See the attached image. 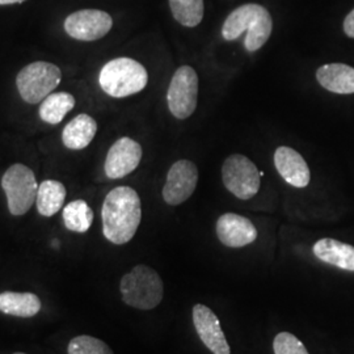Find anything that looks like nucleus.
<instances>
[{
	"label": "nucleus",
	"instance_id": "22",
	"mask_svg": "<svg viewBox=\"0 0 354 354\" xmlns=\"http://www.w3.org/2000/svg\"><path fill=\"white\" fill-rule=\"evenodd\" d=\"M172 15L178 24L194 28L201 24L203 19V0H169Z\"/></svg>",
	"mask_w": 354,
	"mask_h": 354
},
{
	"label": "nucleus",
	"instance_id": "16",
	"mask_svg": "<svg viewBox=\"0 0 354 354\" xmlns=\"http://www.w3.org/2000/svg\"><path fill=\"white\" fill-rule=\"evenodd\" d=\"M314 254L323 263L354 272V247L351 244L324 238L315 243Z\"/></svg>",
	"mask_w": 354,
	"mask_h": 354
},
{
	"label": "nucleus",
	"instance_id": "23",
	"mask_svg": "<svg viewBox=\"0 0 354 354\" xmlns=\"http://www.w3.org/2000/svg\"><path fill=\"white\" fill-rule=\"evenodd\" d=\"M67 354H114L108 344L92 337L82 335L74 337L67 348Z\"/></svg>",
	"mask_w": 354,
	"mask_h": 354
},
{
	"label": "nucleus",
	"instance_id": "9",
	"mask_svg": "<svg viewBox=\"0 0 354 354\" xmlns=\"http://www.w3.org/2000/svg\"><path fill=\"white\" fill-rule=\"evenodd\" d=\"M198 168L190 160H178L169 168L163 187V200L171 206L185 203L198 184Z\"/></svg>",
	"mask_w": 354,
	"mask_h": 354
},
{
	"label": "nucleus",
	"instance_id": "10",
	"mask_svg": "<svg viewBox=\"0 0 354 354\" xmlns=\"http://www.w3.org/2000/svg\"><path fill=\"white\" fill-rule=\"evenodd\" d=\"M113 26L109 13L100 10H82L67 16L64 30L79 41H96L106 36Z\"/></svg>",
	"mask_w": 354,
	"mask_h": 354
},
{
	"label": "nucleus",
	"instance_id": "17",
	"mask_svg": "<svg viewBox=\"0 0 354 354\" xmlns=\"http://www.w3.org/2000/svg\"><path fill=\"white\" fill-rule=\"evenodd\" d=\"M97 131L96 121L88 114H77L62 131V142L70 150H83L93 140Z\"/></svg>",
	"mask_w": 354,
	"mask_h": 354
},
{
	"label": "nucleus",
	"instance_id": "20",
	"mask_svg": "<svg viewBox=\"0 0 354 354\" xmlns=\"http://www.w3.org/2000/svg\"><path fill=\"white\" fill-rule=\"evenodd\" d=\"M75 106V97L67 92H55L49 95L39 106V117L51 125L59 124L64 115Z\"/></svg>",
	"mask_w": 354,
	"mask_h": 354
},
{
	"label": "nucleus",
	"instance_id": "5",
	"mask_svg": "<svg viewBox=\"0 0 354 354\" xmlns=\"http://www.w3.org/2000/svg\"><path fill=\"white\" fill-rule=\"evenodd\" d=\"M1 188L7 197L8 210L15 216L26 214L36 203L37 180L26 165H11L1 177Z\"/></svg>",
	"mask_w": 354,
	"mask_h": 354
},
{
	"label": "nucleus",
	"instance_id": "15",
	"mask_svg": "<svg viewBox=\"0 0 354 354\" xmlns=\"http://www.w3.org/2000/svg\"><path fill=\"white\" fill-rule=\"evenodd\" d=\"M317 79L324 89L339 95L354 93V68L344 64H323L317 68Z\"/></svg>",
	"mask_w": 354,
	"mask_h": 354
},
{
	"label": "nucleus",
	"instance_id": "6",
	"mask_svg": "<svg viewBox=\"0 0 354 354\" xmlns=\"http://www.w3.org/2000/svg\"><path fill=\"white\" fill-rule=\"evenodd\" d=\"M61 80L62 73L58 66L38 61L28 64L17 74L16 86L24 102L38 104L51 95Z\"/></svg>",
	"mask_w": 354,
	"mask_h": 354
},
{
	"label": "nucleus",
	"instance_id": "18",
	"mask_svg": "<svg viewBox=\"0 0 354 354\" xmlns=\"http://www.w3.org/2000/svg\"><path fill=\"white\" fill-rule=\"evenodd\" d=\"M41 299L33 292L4 291L0 294V311L17 317H36L41 311Z\"/></svg>",
	"mask_w": 354,
	"mask_h": 354
},
{
	"label": "nucleus",
	"instance_id": "1",
	"mask_svg": "<svg viewBox=\"0 0 354 354\" xmlns=\"http://www.w3.org/2000/svg\"><path fill=\"white\" fill-rule=\"evenodd\" d=\"M102 234L117 245L131 241L140 227L142 205L138 193L130 187L111 190L102 203Z\"/></svg>",
	"mask_w": 354,
	"mask_h": 354
},
{
	"label": "nucleus",
	"instance_id": "7",
	"mask_svg": "<svg viewBox=\"0 0 354 354\" xmlns=\"http://www.w3.org/2000/svg\"><path fill=\"white\" fill-rule=\"evenodd\" d=\"M222 180L228 192L243 201L254 197L261 185L260 171L241 153H232L225 160Z\"/></svg>",
	"mask_w": 354,
	"mask_h": 354
},
{
	"label": "nucleus",
	"instance_id": "11",
	"mask_svg": "<svg viewBox=\"0 0 354 354\" xmlns=\"http://www.w3.org/2000/svg\"><path fill=\"white\" fill-rule=\"evenodd\" d=\"M142 146L131 138H120L109 149L105 159V174L109 178H122L138 168Z\"/></svg>",
	"mask_w": 354,
	"mask_h": 354
},
{
	"label": "nucleus",
	"instance_id": "14",
	"mask_svg": "<svg viewBox=\"0 0 354 354\" xmlns=\"http://www.w3.org/2000/svg\"><path fill=\"white\" fill-rule=\"evenodd\" d=\"M274 165L281 177L295 188H306L310 184L311 174L304 156L294 149L281 146L274 152Z\"/></svg>",
	"mask_w": 354,
	"mask_h": 354
},
{
	"label": "nucleus",
	"instance_id": "2",
	"mask_svg": "<svg viewBox=\"0 0 354 354\" xmlns=\"http://www.w3.org/2000/svg\"><path fill=\"white\" fill-rule=\"evenodd\" d=\"M245 30L244 45L250 53H254L266 45L273 30V20L266 7L250 3L234 10L222 26V37L226 41H234Z\"/></svg>",
	"mask_w": 354,
	"mask_h": 354
},
{
	"label": "nucleus",
	"instance_id": "25",
	"mask_svg": "<svg viewBox=\"0 0 354 354\" xmlns=\"http://www.w3.org/2000/svg\"><path fill=\"white\" fill-rule=\"evenodd\" d=\"M344 32L348 37L354 38V10L344 20Z\"/></svg>",
	"mask_w": 354,
	"mask_h": 354
},
{
	"label": "nucleus",
	"instance_id": "27",
	"mask_svg": "<svg viewBox=\"0 0 354 354\" xmlns=\"http://www.w3.org/2000/svg\"><path fill=\"white\" fill-rule=\"evenodd\" d=\"M13 354H26V353H13Z\"/></svg>",
	"mask_w": 354,
	"mask_h": 354
},
{
	"label": "nucleus",
	"instance_id": "21",
	"mask_svg": "<svg viewBox=\"0 0 354 354\" xmlns=\"http://www.w3.org/2000/svg\"><path fill=\"white\" fill-rule=\"evenodd\" d=\"M62 215L66 228L79 234L87 232L93 222V212L88 203L83 200H76L66 205Z\"/></svg>",
	"mask_w": 354,
	"mask_h": 354
},
{
	"label": "nucleus",
	"instance_id": "12",
	"mask_svg": "<svg viewBox=\"0 0 354 354\" xmlns=\"http://www.w3.org/2000/svg\"><path fill=\"white\" fill-rule=\"evenodd\" d=\"M193 324L198 337L212 353L231 354L221 322L207 306L197 304L193 307Z\"/></svg>",
	"mask_w": 354,
	"mask_h": 354
},
{
	"label": "nucleus",
	"instance_id": "3",
	"mask_svg": "<svg viewBox=\"0 0 354 354\" xmlns=\"http://www.w3.org/2000/svg\"><path fill=\"white\" fill-rule=\"evenodd\" d=\"M99 83L106 95L122 99L146 88L149 74L140 62L131 58H115L102 67Z\"/></svg>",
	"mask_w": 354,
	"mask_h": 354
},
{
	"label": "nucleus",
	"instance_id": "26",
	"mask_svg": "<svg viewBox=\"0 0 354 354\" xmlns=\"http://www.w3.org/2000/svg\"><path fill=\"white\" fill-rule=\"evenodd\" d=\"M26 0H0V6H10V4H20Z\"/></svg>",
	"mask_w": 354,
	"mask_h": 354
},
{
	"label": "nucleus",
	"instance_id": "8",
	"mask_svg": "<svg viewBox=\"0 0 354 354\" xmlns=\"http://www.w3.org/2000/svg\"><path fill=\"white\" fill-rule=\"evenodd\" d=\"M168 109L177 120H187L198 102V75L190 66L178 67L167 92Z\"/></svg>",
	"mask_w": 354,
	"mask_h": 354
},
{
	"label": "nucleus",
	"instance_id": "24",
	"mask_svg": "<svg viewBox=\"0 0 354 354\" xmlns=\"http://www.w3.org/2000/svg\"><path fill=\"white\" fill-rule=\"evenodd\" d=\"M274 354H308L302 342L289 332H281L273 342Z\"/></svg>",
	"mask_w": 354,
	"mask_h": 354
},
{
	"label": "nucleus",
	"instance_id": "4",
	"mask_svg": "<svg viewBox=\"0 0 354 354\" xmlns=\"http://www.w3.org/2000/svg\"><path fill=\"white\" fill-rule=\"evenodd\" d=\"M120 290L127 306L147 311L162 302L165 285L156 270L150 266H137L122 277Z\"/></svg>",
	"mask_w": 354,
	"mask_h": 354
},
{
	"label": "nucleus",
	"instance_id": "19",
	"mask_svg": "<svg viewBox=\"0 0 354 354\" xmlns=\"http://www.w3.org/2000/svg\"><path fill=\"white\" fill-rule=\"evenodd\" d=\"M66 198V188L64 184L55 180H45L38 185L36 205L37 210L42 216H53L57 214Z\"/></svg>",
	"mask_w": 354,
	"mask_h": 354
},
{
	"label": "nucleus",
	"instance_id": "13",
	"mask_svg": "<svg viewBox=\"0 0 354 354\" xmlns=\"http://www.w3.org/2000/svg\"><path fill=\"white\" fill-rule=\"evenodd\" d=\"M215 230L219 241L230 248H241L257 239V230L252 222L235 213L221 215Z\"/></svg>",
	"mask_w": 354,
	"mask_h": 354
}]
</instances>
